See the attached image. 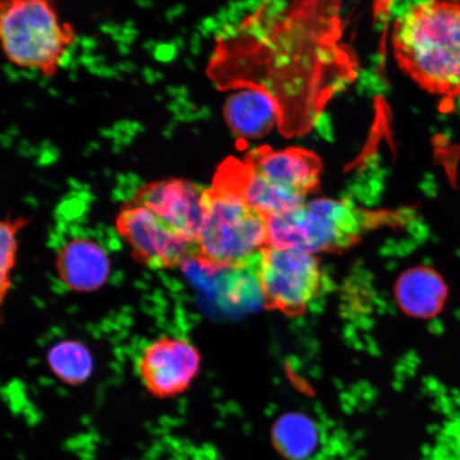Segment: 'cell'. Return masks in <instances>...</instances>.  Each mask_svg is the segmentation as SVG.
I'll list each match as a JSON object with an SVG mask.
<instances>
[{
  "label": "cell",
  "instance_id": "obj_1",
  "mask_svg": "<svg viewBox=\"0 0 460 460\" xmlns=\"http://www.w3.org/2000/svg\"><path fill=\"white\" fill-rule=\"evenodd\" d=\"M402 71L429 93L460 99V2L411 5L393 32Z\"/></svg>",
  "mask_w": 460,
  "mask_h": 460
},
{
  "label": "cell",
  "instance_id": "obj_2",
  "mask_svg": "<svg viewBox=\"0 0 460 460\" xmlns=\"http://www.w3.org/2000/svg\"><path fill=\"white\" fill-rule=\"evenodd\" d=\"M75 38L74 27L48 0L0 2V46L16 66L54 76Z\"/></svg>",
  "mask_w": 460,
  "mask_h": 460
},
{
  "label": "cell",
  "instance_id": "obj_3",
  "mask_svg": "<svg viewBox=\"0 0 460 460\" xmlns=\"http://www.w3.org/2000/svg\"><path fill=\"white\" fill-rule=\"evenodd\" d=\"M206 216L195 261L217 268L247 267L268 246V218L230 190L206 191Z\"/></svg>",
  "mask_w": 460,
  "mask_h": 460
},
{
  "label": "cell",
  "instance_id": "obj_4",
  "mask_svg": "<svg viewBox=\"0 0 460 460\" xmlns=\"http://www.w3.org/2000/svg\"><path fill=\"white\" fill-rule=\"evenodd\" d=\"M267 218L269 246L313 255L349 249L367 224L366 215L352 205L330 199H314Z\"/></svg>",
  "mask_w": 460,
  "mask_h": 460
},
{
  "label": "cell",
  "instance_id": "obj_5",
  "mask_svg": "<svg viewBox=\"0 0 460 460\" xmlns=\"http://www.w3.org/2000/svg\"><path fill=\"white\" fill-rule=\"evenodd\" d=\"M250 264L270 309L301 315L319 295L322 270L315 255L268 245Z\"/></svg>",
  "mask_w": 460,
  "mask_h": 460
},
{
  "label": "cell",
  "instance_id": "obj_6",
  "mask_svg": "<svg viewBox=\"0 0 460 460\" xmlns=\"http://www.w3.org/2000/svg\"><path fill=\"white\" fill-rule=\"evenodd\" d=\"M115 226L132 257L143 267L168 270L198 256V245L177 237L151 210L134 199L119 209Z\"/></svg>",
  "mask_w": 460,
  "mask_h": 460
},
{
  "label": "cell",
  "instance_id": "obj_7",
  "mask_svg": "<svg viewBox=\"0 0 460 460\" xmlns=\"http://www.w3.org/2000/svg\"><path fill=\"white\" fill-rule=\"evenodd\" d=\"M199 349L182 338L160 337L149 342L137 359V372L147 393L170 399L187 391L200 370Z\"/></svg>",
  "mask_w": 460,
  "mask_h": 460
},
{
  "label": "cell",
  "instance_id": "obj_8",
  "mask_svg": "<svg viewBox=\"0 0 460 460\" xmlns=\"http://www.w3.org/2000/svg\"><path fill=\"white\" fill-rule=\"evenodd\" d=\"M207 189L183 180L146 183L134 200L146 206L171 232L198 245L206 216Z\"/></svg>",
  "mask_w": 460,
  "mask_h": 460
},
{
  "label": "cell",
  "instance_id": "obj_9",
  "mask_svg": "<svg viewBox=\"0 0 460 460\" xmlns=\"http://www.w3.org/2000/svg\"><path fill=\"white\" fill-rule=\"evenodd\" d=\"M238 194L251 208L269 217L305 204V195L269 181L245 161L230 159L221 165L214 181Z\"/></svg>",
  "mask_w": 460,
  "mask_h": 460
},
{
  "label": "cell",
  "instance_id": "obj_10",
  "mask_svg": "<svg viewBox=\"0 0 460 460\" xmlns=\"http://www.w3.org/2000/svg\"><path fill=\"white\" fill-rule=\"evenodd\" d=\"M244 161L269 181L305 197L319 185L321 160L306 149L275 151L271 147H259L247 155Z\"/></svg>",
  "mask_w": 460,
  "mask_h": 460
},
{
  "label": "cell",
  "instance_id": "obj_11",
  "mask_svg": "<svg viewBox=\"0 0 460 460\" xmlns=\"http://www.w3.org/2000/svg\"><path fill=\"white\" fill-rule=\"evenodd\" d=\"M56 271L67 289L77 293L99 291L111 275V259L95 240H67L56 256Z\"/></svg>",
  "mask_w": 460,
  "mask_h": 460
},
{
  "label": "cell",
  "instance_id": "obj_12",
  "mask_svg": "<svg viewBox=\"0 0 460 460\" xmlns=\"http://www.w3.org/2000/svg\"><path fill=\"white\" fill-rule=\"evenodd\" d=\"M224 117L235 136L256 139L272 130L281 119V109L263 85L244 83L227 97Z\"/></svg>",
  "mask_w": 460,
  "mask_h": 460
},
{
  "label": "cell",
  "instance_id": "obj_13",
  "mask_svg": "<svg viewBox=\"0 0 460 460\" xmlns=\"http://www.w3.org/2000/svg\"><path fill=\"white\" fill-rule=\"evenodd\" d=\"M395 293L407 314L429 316L439 312L447 290L438 275L429 269L419 268L402 275Z\"/></svg>",
  "mask_w": 460,
  "mask_h": 460
},
{
  "label": "cell",
  "instance_id": "obj_14",
  "mask_svg": "<svg viewBox=\"0 0 460 460\" xmlns=\"http://www.w3.org/2000/svg\"><path fill=\"white\" fill-rule=\"evenodd\" d=\"M48 364L51 373L70 386L84 384L94 370L90 349L77 341H63L53 345L48 353Z\"/></svg>",
  "mask_w": 460,
  "mask_h": 460
},
{
  "label": "cell",
  "instance_id": "obj_15",
  "mask_svg": "<svg viewBox=\"0 0 460 460\" xmlns=\"http://www.w3.org/2000/svg\"><path fill=\"white\" fill-rule=\"evenodd\" d=\"M273 441L278 450L291 460H302L316 446V430L310 420L300 415H288L276 422Z\"/></svg>",
  "mask_w": 460,
  "mask_h": 460
},
{
  "label": "cell",
  "instance_id": "obj_16",
  "mask_svg": "<svg viewBox=\"0 0 460 460\" xmlns=\"http://www.w3.org/2000/svg\"><path fill=\"white\" fill-rule=\"evenodd\" d=\"M29 223L24 217L0 218V321L7 300L19 252V234Z\"/></svg>",
  "mask_w": 460,
  "mask_h": 460
},
{
  "label": "cell",
  "instance_id": "obj_17",
  "mask_svg": "<svg viewBox=\"0 0 460 460\" xmlns=\"http://www.w3.org/2000/svg\"><path fill=\"white\" fill-rule=\"evenodd\" d=\"M456 444L460 450V424L459 427L456 429Z\"/></svg>",
  "mask_w": 460,
  "mask_h": 460
}]
</instances>
